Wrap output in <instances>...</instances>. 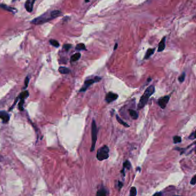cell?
I'll return each instance as SVG.
<instances>
[{"mask_svg":"<svg viewBox=\"0 0 196 196\" xmlns=\"http://www.w3.org/2000/svg\"><path fill=\"white\" fill-rule=\"evenodd\" d=\"M155 92V87L154 85H150L148 87L145 91L144 93L140 97L139 100L138 105V109L141 110L146 106L147 103L149 98Z\"/></svg>","mask_w":196,"mask_h":196,"instance_id":"obj_1","label":"cell"},{"mask_svg":"<svg viewBox=\"0 0 196 196\" xmlns=\"http://www.w3.org/2000/svg\"><path fill=\"white\" fill-rule=\"evenodd\" d=\"M53 19H54V18L52 16V13L51 12L50 13H44V14L41 15L40 17L34 19L32 21L31 23L35 25H40L47 23V22L53 20Z\"/></svg>","mask_w":196,"mask_h":196,"instance_id":"obj_2","label":"cell"},{"mask_svg":"<svg viewBox=\"0 0 196 196\" xmlns=\"http://www.w3.org/2000/svg\"><path fill=\"white\" fill-rule=\"evenodd\" d=\"M98 128L96 122L94 119L92 120L91 125V137H92V145L91 147V151H94L95 149L96 141L98 138Z\"/></svg>","mask_w":196,"mask_h":196,"instance_id":"obj_3","label":"cell"},{"mask_svg":"<svg viewBox=\"0 0 196 196\" xmlns=\"http://www.w3.org/2000/svg\"><path fill=\"white\" fill-rule=\"evenodd\" d=\"M109 151L110 150L108 146L106 145L103 146L98 150L96 158L100 161L107 159L109 157Z\"/></svg>","mask_w":196,"mask_h":196,"instance_id":"obj_4","label":"cell"},{"mask_svg":"<svg viewBox=\"0 0 196 196\" xmlns=\"http://www.w3.org/2000/svg\"><path fill=\"white\" fill-rule=\"evenodd\" d=\"M102 80V78H100L99 76H95L93 79H88L84 81V83L83 86L81 88V89L79 90V92H85L87 89H88V88L89 87H90L92 84H93V83H97L98 81H100Z\"/></svg>","mask_w":196,"mask_h":196,"instance_id":"obj_5","label":"cell"},{"mask_svg":"<svg viewBox=\"0 0 196 196\" xmlns=\"http://www.w3.org/2000/svg\"><path fill=\"white\" fill-rule=\"evenodd\" d=\"M170 100V96L167 95V96H165L159 99L158 101V104L159 106L162 109H165L166 107L167 104H168V102H169Z\"/></svg>","mask_w":196,"mask_h":196,"instance_id":"obj_6","label":"cell"},{"mask_svg":"<svg viewBox=\"0 0 196 196\" xmlns=\"http://www.w3.org/2000/svg\"><path fill=\"white\" fill-rule=\"evenodd\" d=\"M118 98V95L117 93H113V92H110L106 94V98H105V100L107 103H110L111 102L115 101L117 100Z\"/></svg>","mask_w":196,"mask_h":196,"instance_id":"obj_7","label":"cell"},{"mask_svg":"<svg viewBox=\"0 0 196 196\" xmlns=\"http://www.w3.org/2000/svg\"><path fill=\"white\" fill-rule=\"evenodd\" d=\"M29 96V92L28 91H25L23 92V93H21V95L19 96V98H20L21 100L19 104V109L21 111L23 110V105H24V100L25 99H26L27 97H28Z\"/></svg>","mask_w":196,"mask_h":196,"instance_id":"obj_8","label":"cell"},{"mask_svg":"<svg viewBox=\"0 0 196 196\" xmlns=\"http://www.w3.org/2000/svg\"><path fill=\"white\" fill-rule=\"evenodd\" d=\"M36 0H27L25 4V8L28 12H32L33 10V5Z\"/></svg>","mask_w":196,"mask_h":196,"instance_id":"obj_9","label":"cell"},{"mask_svg":"<svg viewBox=\"0 0 196 196\" xmlns=\"http://www.w3.org/2000/svg\"><path fill=\"white\" fill-rule=\"evenodd\" d=\"M0 119L3 121V122L5 123L8 122L9 121V115L6 112L4 111H0Z\"/></svg>","mask_w":196,"mask_h":196,"instance_id":"obj_10","label":"cell"},{"mask_svg":"<svg viewBox=\"0 0 196 196\" xmlns=\"http://www.w3.org/2000/svg\"><path fill=\"white\" fill-rule=\"evenodd\" d=\"M165 41H166V37H163L161 41H160L158 45V52H161L165 49Z\"/></svg>","mask_w":196,"mask_h":196,"instance_id":"obj_11","label":"cell"},{"mask_svg":"<svg viewBox=\"0 0 196 196\" xmlns=\"http://www.w3.org/2000/svg\"><path fill=\"white\" fill-rule=\"evenodd\" d=\"M59 71L60 74L62 75H67L69 74L70 73V70L67 67H60L59 68Z\"/></svg>","mask_w":196,"mask_h":196,"instance_id":"obj_12","label":"cell"},{"mask_svg":"<svg viewBox=\"0 0 196 196\" xmlns=\"http://www.w3.org/2000/svg\"><path fill=\"white\" fill-rule=\"evenodd\" d=\"M129 112L130 115L132 119H134V120H136L138 118V113L136 111H135V110H132V109H130V110H129Z\"/></svg>","mask_w":196,"mask_h":196,"instance_id":"obj_13","label":"cell"},{"mask_svg":"<svg viewBox=\"0 0 196 196\" xmlns=\"http://www.w3.org/2000/svg\"><path fill=\"white\" fill-rule=\"evenodd\" d=\"M154 51H155V48H150V49H147V52H146V53L144 59H148L149 58H150L151 55L154 54Z\"/></svg>","mask_w":196,"mask_h":196,"instance_id":"obj_14","label":"cell"},{"mask_svg":"<svg viewBox=\"0 0 196 196\" xmlns=\"http://www.w3.org/2000/svg\"><path fill=\"white\" fill-rule=\"evenodd\" d=\"M81 57V54L80 53H76L75 54L73 55L71 57V59H70V60H71V62H75L78 61L79 59H80Z\"/></svg>","mask_w":196,"mask_h":196,"instance_id":"obj_15","label":"cell"},{"mask_svg":"<svg viewBox=\"0 0 196 196\" xmlns=\"http://www.w3.org/2000/svg\"><path fill=\"white\" fill-rule=\"evenodd\" d=\"M116 119H117V121H118V122L119 123L121 124V125H123V126L126 127H130V126H129V125H128V124L127 123H126V122H124V121H123L122 119H121V118H120L119 117L118 115H116Z\"/></svg>","mask_w":196,"mask_h":196,"instance_id":"obj_16","label":"cell"},{"mask_svg":"<svg viewBox=\"0 0 196 196\" xmlns=\"http://www.w3.org/2000/svg\"><path fill=\"white\" fill-rule=\"evenodd\" d=\"M76 50L77 51H82L85 50V45L83 43H80L77 44L75 48Z\"/></svg>","mask_w":196,"mask_h":196,"instance_id":"obj_17","label":"cell"},{"mask_svg":"<svg viewBox=\"0 0 196 196\" xmlns=\"http://www.w3.org/2000/svg\"><path fill=\"white\" fill-rule=\"evenodd\" d=\"M96 196H107V193L106 191L103 189L98 190Z\"/></svg>","mask_w":196,"mask_h":196,"instance_id":"obj_18","label":"cell"},{"mask_svg":"<svg viewBox=\"0 0 196 196\" xmlns=\"http://www.w3.org/2000/svg\"><path fill=\"white\" fill-rule=\"evenodd\" d=\"M49 42L52 45H53V47L56 48H58L59 46H60V44H59V42H58L57 40H50L49 41Z\"/></svg>","mask_w":196,"mask_h":196,"instance_id":"obj_19","label":"cell"},{"mask_svg":"<svg viewBox=\"0 0 196 196\" xmlns=\"http://www.w3.org/2000/svg\"><path fill=\"white\" fill-rule=\"evenodd\" d=\"M0 7H1V8H2V9H5V10H6L9 11V12H13L14 8H10V7H9V6H6V5H4V4H2V5H0Z\"/></svg>","mask_w":196,"mask_h":196,"instance_id":"obj_20","label":"cell"},{"mask_svg":"<svg viewBox=\"0 0 196 196\" xmlns=\"http://www.w3.org/2000/svg\"><path fill=\"white\" fill-rule=\"evenodd\" d=\"M173 141L174 143H180L182 141L181 138L179 136H174L173 137Z\"/></svg>","mask_w":196,"mask_h":196,"instance_id":"obj_21","label":"cell"},{"mask_svg":"<svg viewBox=\"0 0 196 196\" xmlns=\"http://www.w3.org/2000/svg\"><path fill=\"white\" fill-rule=\"evenodd\" d=\"M136 196V189L135 187H132L130 190V196Z\"/></svg>","mask_w":196,"mask_h":196,"instance_id":"obj_22","label":"cell"},{"mask_svg":"<svg viewBox=\"0 0 196 196\" xmlns=\"http://www.w3.org/2000/svg\"><path fill=\"white\" fill-rule=\"evenodd\" d=\"M130 166H131V165L129 161H126L123 164V169H125V168H126V169H130Z\"/></svg>","mask_w":196,"mask_h":196,"instance_id":"obj_23","label":"cell"},{"mask_svg":"<svg viewBox=\"0 0 196 196\" xmlns=\"http://www.w3.org/2000/svg\"><path fill=\"white\" fill-rule=\"evenodd\" d=\"M185 78V73L183 72L182 74L178 78V81L180 83H182L184 81Z\"/></svg>","mask_w":196,"mask_h":196,"instance_id":"obj_24","label":"cell"},{"mask_svg":"<svg viewBox=\"0 0 196 196\" xmlns=\"http://www.w3.org/2000/svg\"><path fill=\"white\" fill-rule=\"evenodd\" d=\"M71 47H72V45H71V44H64V45H63V48H64L65 50L68 51L69 49H70V48H71Z\"/></svg>","mask_w":196,"mask_h":196,"instance_id":"obj_25","label":"cell"},{"mask_svg":"<svg viewBox=\"0 0 196 196\" xmlns=\"http://www.w3.org/2000/svg\"><path fill=\"white\" fill-rule=\"evenodd\" d=\"M29 81V78L28 76H27V78H25V88H27L28 85Z\"/></svg>","mask_w":196,"mask_h":196,"instance_id":"obj_26","label":"cell"},{"mask_svg":"<svg viewBox=\"0 0 196 196\" xmlns=\"http://www.w3.org/2000/svg\"><path fill=\"white\" fill-rule=\"evenodd\" d=\"M190 183H191V185H195L196 184V175L192 179H191V181H190Z\"/></svg>","mask_w":196,"mask_h":196,"instance_id":"obj_27","label":"cell"},{"mask_svg":"<svg viewBox=\"0 0 196 196\" xmlns=\"http://www.w3.org/2000/svg\"><path fill=\"white\" fill-rule=\"evenodd\" d=\"M162 196V194H161V193L158 192V193H155V194H154L153 196Z\"/></svg>","mask_w":196,"mask_h":196,"instance_id":"obj_28","label":"cell"},{"mask_svg":"<svg viewBox=\"0 0 196 196\" xmlns=\"http://www.w3.org/2000/svg\"><path fill=\"white\" fill-rule=\"evenodd\" d=\"M122 186H123L122 183V182H119V188H120V189H121V188H122Z\"/></svg>","mask_w":196,"mask_h":196,"instance_id":"obj_29","label":"cell"},{"mask_svg":"<svg viewBox=\"0 0 196 196\" xmlns=\"http://www.w3.org/2000/svg\"><path fill=\"white\" fill-rule=\"evenodd\" d=\"M117 47H118V44L116 43L115 45V47H114V50H116V49H117Z\"/></svg>","mask_w":196,"mask_h":196,"instance_id":"obj_30","label":"cell"},{"mask_svg":"<svg viewBox=\"0 0 196 196\" xmlns=\"http://www.w3.org/2000/svg\"><path fill=\"white\" fill-rule=\"evenodd\" d=\"M194 138H196V130L195 131V132H194Z\"/></svg>","mask_w":196,"mask_h":196,"instance_id":"obj_31","label":"cell"},{"mask_svg":"<svg viewBox=\"0 0 196 196\" xmlns=\"http://www.w3.org/2000/svg\"><path fill=\"white\" fill-rule=\"evenodd\" d=\"M89 0H85V2H89Z\"/></svg>","mask_w":196,"mask_h":196,"instance_id":"obj_32","label":"cell"},{"mask_svg":"<svg viewBox=\"0 0 196 196\" xmlns=\"http://www.w3.org/2000/svg\"><path fill=\"white\" fill-rule=\"evenodd\" d=\"M195 152H196V149H195Z\"/></svg>","mask_w":196,"mask_h":196,"instance_id":"obj_33","label":"cell"},{"mask_svg":"<svg viewBox=\"0 0 196 196\" xmlns=\"http://www.w3.org/2000/svg\"></svg>","mask_w":196,"mask_h":196,"instance_id":"obj_34","label":"cell"}]
</instances>
